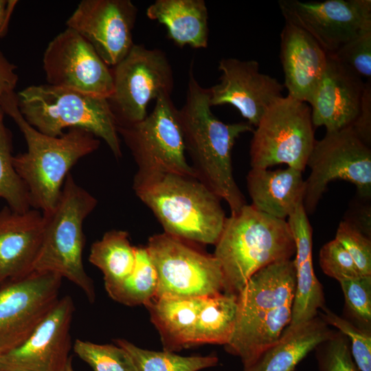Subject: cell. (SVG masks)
Returning a JSON list of instances; mask_svg holds the SVG:
<instances>
[{"label": "cell", "mask_w": 371, "mask_h": 371, "mask_svg": "<svg viewBox=\"0 0 371 371\" xmlns=\"http://www.w3.org/2000/svg\"><path fill=\"white\" fill-rule=\"evenodd\" d=\"M351 127L363 142L371 146V79L365 81L359 113Z\"/></svg>", "instance_id": "cell-39"}, {"label": "cell", "mask_w": 371, "mask_h": 371, "mask_svg": "<svg viewBox=\"0 0 371 371\" xmlns=\"http://www.w3.org/2000/svg\"><path fill=\"white\" fill-rule=\"evenodd\" d=\"M211 107L207 89L196 79L192 63L186 101L179 110L185 150L196 179L225 200L234 214L247 203L233 175L232 149L240 135L254 129L247 122H223Z\"/></svg>", "instance_id": "cell-1"}, {"label": "cell", "mask_w": 371, "mask_h": 371, "mask_svg": "<svg viewBox=\"0 0 371 371\" xmlns=\"http://www.w3.org/2000/svg\"><path fill=\"white\" fill-rule=\"evenodd\" d=\"M97 203L69 173L55 207L43 214V241L32 268V272H51L67 279L83 291L90 302L95 301V293L82 263L83 223Z\"/></svg>", "instance_id": "cell-6"}, {"label": "cell", "mask_w": 371, "mask_h": 371, "mask_svg": "<svg viewBox=\"0 0 371 371\" xmlns=\"http://www.w3.org/2000/svg\"><path fill=\"white\" fill-rule=\"evenodd\" d=\"M2 109L15 122L27 143V151L14 156L13 164L27 189L31 207L47 214L55 207L71 168L97 150L100 142L82 128H71L60 137L41 133L22 115L14 91L5 97Z\"/></svg>", "instance_id": "cell-3"}, {"label": "cell", "mask_w": 371, "mask_h": 371, "mask_svg": "<svg viewBox=\"0 0 371 371\" xmlns=\"http://www.w3.org/2000/svg\"><path fill=\"white\" fill-rule=\"evenodd\" d=\"M280 58L287 95L308 103L325 69L328 54L308 33L285 23L280 34Z\"/></svg>", "instance_id": "cell-21"}, {"label": "cell", "mask_w": 371, "mask_h": 371, "mask_svg": "<svg viewBox=\"0 0 371 371\" xmlns=\"http://www.w3.org/2000/svg\"><path fill=\"white\" fill-rule=\"evenodd\" d=\"M133 188L164 233L186 241L217 243L227 217L221 199L196 179L137 172Z\"/></svg>", "instance_id": "cell-4"}, {"label": "cell", "mask_w": 371, "mask_h": 371, "mask_svg": "<svg viewBox=\"0 0 371 371\" xmlns=\"http://www.w3.org/2000/svg\"><path fill=\"white\" fill-rule=\"evenodd\" d=\"M330 55L362 79H371V25Z\"/></svg>", "instance_id": "cell-34"}, {"label": "cell", "mask_w": 371, "mask_h": 371, "mask_svg": "<svg viewBox=\"0 0 371 371\" xmlns=\"http://www.w3.org/2000/svg\"><path fill=\"white\" fill-rule=\"evenodd\" d=\"M16 1L0 0V37L6 32Z\"/></svg>", "instance_id": "cell-41"}, {"label": "cell", "mask_w": 371, "mask_h": 371, "mask_svg": "<svg viewBox=\"0 0 371 371\" xmlns=\"http://www.w3.org/2000/svg\"><path fill=\"white\" fill-rule=\"evenodd\" d=\"M89 262L103 273L106 291L120 284L132 272L135 262V247L124 230H111L90 249Z\"/></svg>", "instance_id": "cell-27"}, {"label": "cell", "mask_w": 371, "mask_h": 371, "mask_svg": "<svg viewBox=\"0 0 371 371\" xmlns=\"http://www.w3.org/2000/svg\"><path fill=\"white\" fill-rule=\"evenodd\" d=\"M304 205H300L288 217L295 244V291L289 325L308 321L324 306V294L317 280L312 260L313 229Z\"/></svg>", "instance_id": "cell-22"}, {"label": "cell", "mask_w": 371, "mask_h": 371, "mask_svg": "<svg viewBox=\"0 0 371 371\" xmlns=\"http://www.w3.org/2000/svg\"><path fill=\"white\" fill-rule=\"evenodd\" d=\"M204 297H154L145 305L160 335L164 350L174 352L191 346Z\"/></svg>", "instance_id": "cell-26"}, {"label": "cell", "mask_w": 371, "mask_h": 371, "mask_svg": "<svg viewBox=\"0 0 371 371\" xmlns=\"http://www.w3.org/2000/svg\"><path fill=\"white\" fill-rule=\"evenodd\" d=\"M150 20L164 25L177 45L206 48L208 45V11L203 0H156L146 11Z\"/></svg>", "instance_id": "cell-25"}, {"label": "cell", "mask_w": 371, "mask_h": 371, "mask_svg": "<svg viewBox=\"0 0 371 371\" xmlns=\"http://www.w3.org/2000/svg\"><path fill=\"white\" fill-rule=\"evenodd\" d=\"M74 312L71 297L60 298L25 342L1 355L0 371H63L70 359Z\"/></svg>", "instance_id": "cell-17"}, {"label": "cell", "mask_w": 371, "mask_h": 371, "mask_svg": "<svg viewBox=\"0 0 371 371\" xmlns=\"http://www.w3.org/2000/svg\"><path fill=\"white\" fill-rule=\"evenodd\" d=\"M2 355H3V353L0 351V359H1V357Z\"/></svg>", "instance_id": "cell-43"}, {"label": "cell", "mask_w": 371, "mask_h": 371, "mask_svg": "<svg viewBox=\"0 0 371 371\" xmlns=\"http://www.w3.org/2000/svg\"><path fill=\"white\" fill-rule=\"evenodd\" d=\"M62 278L33 271L0 290V351L20 346L59 300Z\"/></svg>", "instance_id": "cell-13"}, {"label": "cell", "mask_w": 371, "mask_h": 371, "mask_svg": "<svg viewBox=\"0 0 371 371\" xmlns=\"http://www.w3.org/2000/svg\"><path fill=\"white\" fill-rule=\"evenodd\" d=\"M1 371H10V370H1Z\"/></svg>", "instance_id": "cell-44"}, {"label": "cell", "mask_w": 371, "mask_h": 371, "mask_svg": "<svg viewBox=\"0 0 371 371\" xmlns=\"http://www.w3.org/2000/svg\"><path fill=\"white\" fill-rule=\"evenodd\" d=\"M137 8L130 0H83L66 24L79 34L108 65L115 66L133 45Z\"/></svg>", "instance_id": "cell-16"}, {"label": "cell", "mask_w": 371, "mask_h": 371, "mask_svg": "<svg viewBox=\"0 0 371 371\" xmlns=\"http://www.w3.org/2000/svg\"><path fill=\"white\" fill-rule=\"evenodd\" d=\"M73 348L93 371H137L128 352L120 346L76 339Z\"/></svg>", "instance_id": "cell-32"}, {"label": "cell", "mask_w": 371, "mask_h": 371, "mask_svg": "<svg viewBox=\"0 0 371 371\" xmlns=\"http://www.w3.org/2000/svg\"><path fill=\"white\" fill-rule=\"evenodd\" d=\"M346 305L359 326L370 329L371 325V276L339 282Z\"/></svg>", "instance_id": "cell-36"}, {"label": "cell", "mask_w": 371, "mask_h": 371, "mask_svg": "<svg viewBox=\"0 0 371 371\" xmlns=\"http://www.w3.org/2000/svg\"><path fill=\"white\" fill-rule=\"evenodd\" d=\"M157 274L146 247H135V262L131 273L116 286L106 290L115 301L126 306H144L157 293Z\"/></svg>", "instance_id": "cell-29"}, {"label": "cell", "mask_w": 371, "mask_h": 371, "mask_svg": "<svg viewBox=\"0 0 371 371\" xmlns=\"http://www.w3.org/2000/svg\"><path fill=\"white\" fill-rule=\"evenodd\" d=\"M43 63L50 85L106 99L113 93L111 69L93 47L71 28L50 41Z\"/></svg>", "instance_id": "cell-14"}, {"label": "cell", "mask_w": 371, "mask_h": 371, "mask_svg": "<svg viewBox=\"0 0 371 371\" xmlns=\"http://www.w3.org/2000/svg\"><path fill=\"white\" fill-rule=\"evenodd\" d=\"M285 23L313 38L328 54L371 25L370 0H279Z\"/></svg>", "instance_id": "cell-15"}, {"label": "cell", "mask_w": 371, "mask_h": 371, "mask_svg": "<svg viewBox=\"0 0 371 371\" xmlns=\"http://www.w3.org/2000/svg\"><path fill=\"white\" fill-rule=\"evenodd\" d=\"M306 166L311 169L303 201L307 214L314 212L328 184L334 180L353 183L363 199L371 196L370 146L351 126L326 132L322 139L316 140Z\"/></svg>", "instance_id": "cell-11"}, {"label": "cell", "mask_w": 371, "mask_h": 371, "mask_svg": "<svg viewBox=\"0 0 371 371\" xmlns=\"http://www.w3.org/2000/svg\"><path fill=\"white\" fill-rule=\"evenodd\" d=\"M12 135L0 120V199L17 212L32 209L27 189L13 164Z\"/></svg>", "instance_id": "cell-31"}, {"label": "cell", "mask_w": 371, "mask_h": 371, "mask_svg": "<svg viewBox=\"0 0 371 371\" xmlns=\"http://www.w3.org/2000/svg\"><path fill=\"white\" fill-rule=\"evenodd\" d=\"M256 127L249 151L252 168L284 164L304 170L316 141L307 103L282 96L271 105Z\"/></svg>", "instance_id": "cell-8"}, {"label": "cell", "mask_w": 371, "mask_h": 371, "mask_svg": "<svg viewBox=\"0 0 371 371\" xmlns=\"http://www.w3.org/2000/svg\"><path fill=\"white\" fill-rule=\"evenodd\" d=\"M251 205L271 216L285 220L303 204L305 180L293 168L270 170L252 168L247 176Z\"/></svg>", "instance_id": "cell-23"}, {"label": "cell", "mask_w": 371, "mask_h": 371, "mask_svg": "<svg viewBox=\"0 0 371 371\" xmlns=\"http://www.w3.org/2000/svg\"><path fill=\"white\" fill-rule=\"evenodd\" d=\"M335 239L345 248L362 276H371V240L345 221L340 222Z\"/></svg>", "instance_id": "cell-38"}, {"label": "cell", "mask_w": 371, "mask_h": 371, "mask_svg": "<svg viewBox=\"0 0 371 371\" xmlns=\"http://www.w3.org/2000/svg\"><path fill=\"white\" fill-rule=\"evenodd\" d=\"M16 67L0 51V120H3L2 104L5 97L14 91L18 82Z\"/></svg>", "instance_id": "cell-40"}, {"label": "cell", "mask_w": 371, "mask_h": 371, "mask_svg": "<svg viewBox=\"0 0 371 371\" xmlns=\"http://www.w3.org/2000/svg\"><path fill=\"white\" fill-rule=\"evenodd\" d=\"M237 311V295L221 293L205 297L195 322L191 346H225L234 332Z\"/></svg>", "instance_id": "cell-28"}, {"label": "cell", "mask_w": 371, "mask_h": 371, "mask_svg": "<svg viewBox=\"0 0 371 371\" xmlns=\"http://www.w3.org/2000/svg\"><path fill=\"white\" fill-rule=\"evenodd\" d=\"M63 371H74V368H73V366H72V363H71V358L70 357V359H69L65 369Z\"/></svg>", "instance_id": "cell-42"}, {"label": "cell", "mask_w": 371, "mask_h": 371, "mask_svg": "<svg viewBox=\"0 0 371 371\" xmlns=\"http://www.w3.org/2000/svg\"><path fill=\"white\" fill-rule=\"evenodd\" d=\"M215 246L214 256L223 271L224 293L235 295L256 272L291 260L295 254L288 222L247 204L226 218Z\"/></svg>", "instance_id": "cell-5"}, {"label": "cell", "mask_w": 371, "mask_h": 371, "mask_svg": "<svg viewBox=\"0 0 371 371\" xmlns=\"http://www.w3.org/2000/svg\"><path fill=\"white\" fill-rule=\"evenodd\" d=\"M41 211L17 212L5 206L0 210V284L32 272L43 236Z\"/></svg>", "instance_id": "cell-20"}, {"label": "cell", "mask_w": 371, "mask_h": 371, "mask_svg": "<svg viewBox=\"0 0 371 371\" xmlns=\"http://www.w3.org/2000/svg\"><path fill=\"white\" fill-rule=\"evenodd\" d=\"M319 262L323 272L338 282L362 276L350 255L335 238L322 246Z\"/></svg>", "instance_id": "cell-37"}, {"label": "cell", "mask_w": 371, "mask_h": 371, "mask_svg": "<svg viewBox=\"0 0 371 371\" xmlns=\"http://www.w3.org/2000/svg\"><path fill=\"white\" fill-rule=\"evenodd\" d=\"M117 132L142 173H171L195 178L185 156L179 110L169 93L156 100L153 110L142 121L118 126Z\"/></svg>", "instance_id": "cell-9"}, {"label": "cell", "mask_w": 371, "mask_h": 371, "mask_svg": "<svg viewBox=\"0 0 371 371\" xmlns=\"http://www.w3.org/2000/svg\"><path fill=\"white\" fill-rule=\"evenodd\" d=\"M334 332L319 315L308 321L288 325L278 340L243 371H295L299 363Z\"/></svg>", "instance_id": "cell-24"}, {"label": "cell", "mask_w": 371, "mask_h": 371, "mask_svg": "<svg viewBox=\"0 0 371 371\" xmlns=\"http://www.w3.org/2000/svg\"><path fill=\"white\" fill-rule=\"evenodd\" d=\"M218 69L221 72L219 82L207 89L210 106L231 104L252 126L283 96V85L260 72L256 60L223 58Z\"/></svg>", "instance_id": "cell-18"}, {"label": "cell", "mask_w": 371, "mask_h": 371, "mask_svg": "<svg viewBox=\"0 0 371 371\" xmlns=\"http://www.w3.org/2000/svg\"><path fill=\"white\" fill-rule=\"evenodd\" d=\"M111 71L113 93L107 100L117 126L143 120L149 102L162 93L171 94L174 87L166 54L144 45L134 44Z\"/></svg>", "instance_id": "cell-12"}, {"label": "cell", "mask_w": 371, "mask_h": 371, "mask_svg": "<svg viewBox=\"0 0 371 371\" xmlns=\"http://www.w3.org/2000/svg\"><path fill=\"white\" fill-rule=\"evenodd\" d=\"M114 341L128 352L137 371H199L218 362L215 355L184 357L172 352L143 349L126 339Z\"/></svg>", "instance_id": "cell-30"}, {"label": "cell", "mask_w": 371, "mask_h": 371, "mask_svg": "<svg viewBox=\"0 0 371 371\" xmlns=\"http://www.w3.org/2000/svg\"><path fill=\"white\" fill-rule=\"evenodd\" d=\"M365 81L328 54L325 69L309 101L314 127L326 132L352 126L360 111Z\"/></svg>", "instance_id": "cell-19"}, {"label": "cell", "mask_w": 371, "mask_h": 371, "mask_svg": "<svg viewBox=\"0 0 371 371\" xmlns=\"http://www.w3.org/2000/svg\"><path fill=\"white\" fill-rule=\"evenodd\" d=\"M318 315L328 326L344 334L350 341L353 360L360 371H371V332L335 314L325 306Z\"/></svg>", "instance_id": "cell-33"}, {"label": "cell", "mask_w": 371, "mask_h": 371, "mask_svg": "<svg viewBox=\"0 0 371 371\" xmlns=\"http://www.w3.org/2000/svg\"><path fill=\"white\" fill-rule=\"evenodd\" d=\"M16 96L22 115L41 133L60 137L65 128H82L122 157L117 122L106 98L49 84L29 86Z\"/></svg>", "instance_id": "cell-7"}, {"label": "cell", "mask_w": 371, "mask_h": 371, "mask_svg": "<svg viewBox=\"0 0 371 371\" xmlns=\"http://www.w3.org/2000/svg\"><path fill=\"white\" fill-rule=\"evenodd\" d=\"M315 350L319 371H360L352 357L348 339L339 330Z\"/></svg>", "instance_id": "cell-35"}, {"label": "cell", "mask_w": 371, "mask_h": 371, "mask_svg": "<svg viewBox=\"0 0 371 371\" xmlns=\"http://www.w3.org/2000/svg\"><path fill=\"white\" fill-rule=\"evenodd\" d=\"M146 247L157 274L155 297H203L224 291L221 267L214 255L166 233L150 236Z\"/></svg>", "instance_id": "cell-10"}, {"label": "cell", "mask_w": 371, "mask_h": 371, "mask_svg": "<svg viewBox=\"0 0 371 371\" xmlns=\"http://www.w3.org/2000/svg\"><path fill=\"white\" fill-rule=\"evenodd\" d=\"M295 291L293 260L271 264L256 272L237 295L234 332L225 346L250 366L276 343L290 324Z\"/></svg>", "instance_id": "cell-2"}]
</instances>
